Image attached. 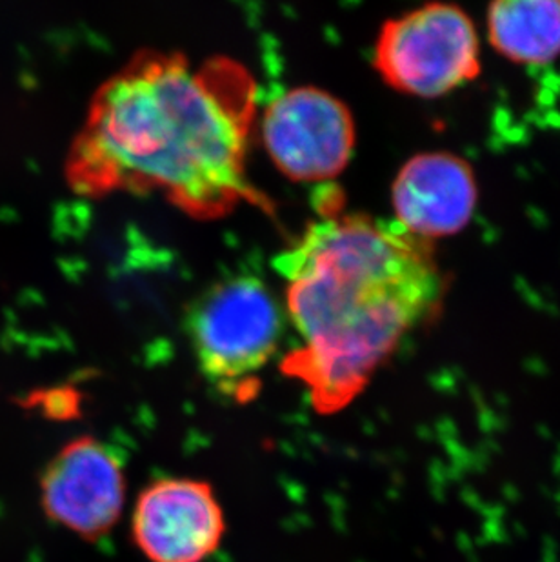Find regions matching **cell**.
Returning <instances> with one entry per match:
<instances>
[{"instance_id":"6da1fadb","label":"cell","mask_w":560,"mask_h":562,"mask_svg":"<svg viewBox=\"0 0 560 562\" xmlns=\"http://www.w3.org/2000/svg\"><path fill=\"white\" fill-rule=\"evenodd\" d=\"M257 86L227 57L201 64L146 49L91 99L66 181L85 196L160 193L195 218L270 207L246 177Z\"/></svg>"},{"instance_id":"7a4b0ae2","label":"cell","mask_w":560,"mask_h":562,"mask_svg":"<svg viewBox=\"0 0 560 562\" xmlns=\"http://www.w3.org/2000/svg\"><path fill=\"white\" fill-rule=\"evenodd\" d=\"M301 346L282 373L318 414L348 408L401 348L434 321L448 279L434 243L399 224L334 206L276 259Z\"/></svg>"},{"instance_id":"3957f363","label":"cell","mask_w":560,"mask_h":562,"mask_svg":"<svg viewBox=\"0 0 560 562\" xmlns=\"http://www.w3.org/2000/svg\"><path fill=\"white\" fill-rule=\"evenodd\" d=\"M186 334L202 375L227 397L248 401L279 350L284 313L260 279L232 277L195 299Z\"/></svg>"},{"instance_id":"277c9868","label":"cell","mask_w":560,"mask_h":562,"mask_svg":"<svg viewBox=\"0 0 560 562\" xmlns=\"http://www.w3.org/2000/svg\"><path fill=\"white\" fill-rule=\"evenodd\" d=\"M373 64L399 93L417 99L448 95L481 75L475 22L460 5L426 2L382 24Z\"/></svg>"},{"instance_id":"5b68a950","label":"cell","mask_w":560,"mask_h":562,"mask_svg":"<svg viewBox=\"0 0 560 562\" xmlns=\"http://www.w3.org/2000/svg\"><path fill=\"white\" fill-rule=\"evenodd\" d=\"M266 151L280 173L293 181H329L354 157V115L328 91L302 86L285 91L266 108Z\"/></svg>"},{"instance_id":"8992f818","label":"cell","mask_w":560,"mask_h":562,"mask_svg":"<svg viewBox=\"0 0 560 562\" xmlns=\"http://www.w3.org/2000/svg\"><path fill=\"white\" fill-rule=\"evenodd\" d=\"M38 486L46 517L90 542L113 530L126 503L122 462L91 436L63 446L44 468Z\"/></svg>"},{"instance_id":"52a82bcc","label":"cell","mask_w":560,"mask_h":562,"mask_svg":"<svg viewBox=\"0 0 560 562\" xmlns=\"http://www.w3.org/2000/svg\"><path fill=\"white\" fill-rule=\"evenodd\" d=\"M132 536L149 562H204L223 544L226 517L206 481L157 479L138 494Z\"/></svg>"},{"instance_id":"ba28073f","label":"cell","mask_w":560,"mask_h":562,"mask_svg":"<svg viewBox=\"0 0 560 562\" xmlns=\"http://www.w3.org/2000/svg\"><path fill=\"white\" fill-rule=\"evenodd\" d=\"M479 202L475 171L451 151L406 160L392 187L395 223L418 239H445L468 228Z\"/></svg>"},{"instance_id":"9c48e42d","label":"cell","mask_w":560,"mask_h":562,"mask_svg":"<svg viewBox=\"0 0 560 562\" xmlns=\"http://www.w3.org/2000/svg\"><path fill=\"white\" fill-rule=\"evenodd\" d=\"M488 41L512 63H553L560 57V0H492Z\"/></svg>"}]
</instances>
